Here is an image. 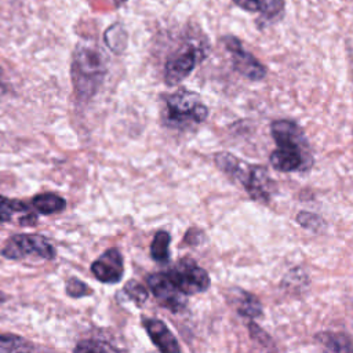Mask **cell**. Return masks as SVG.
<instances>
[{
	"label": "cell",
	"instance_id": "cell-1",
	"mask_svg": "<svg viewBox=\"0 0 353 353\" xmlns=\"http://www.w3.org/2000/svg\"><path fill=\"white\" fill-rule=\"evenodd\" d=\"M272 137L277 148L269 160L274 170L283 172L303 171L313 163L309 142L302 128L291 120H276L270 125Z\"/></svg>",
	"mask_w": 353,
	"mask_h": 353
},
{
	"label": "cell",
	"instance_id": "cell-14",
	"mask_svg": "<svg viewBox=\"0 0 353 353\" xmlns=\"http://www.w3.org/2000/svg\"><path fill=\"white\" fill-rule=\"evenodd\" d=\"M234 294L236 296L233 299L239 314L247 319H256L262 314V303L254 294L240 288L234 290Z\"/></svg>",
	"mask_w": 353,
	"mask_h": 353
},
{
	"label": "cell",
	"instance_id": "cell-15",
	"mask_svg": "<svg viewBox=\"0 0 353 353\" xmlns=\"http://www.w3.org/2000/svg\"><path fill=\"white\" fill-rule=\"evenodd\" d=\"M30 211H34L30 204L17 199H8L4 196H0V222H11L15 214L25 215Z\"/></svg>",
	"mask_w": 353,
	"mask_h": 353
},
{
	"label": "cell",
	"instance_id": "cell-24",
	"mask_svg": "<svg viewBox=\"0 0 353 353\" xmlns=\"http://www.w3.org/2000/svg\"><path fill=\"white\" fill-rule=\"evenodd\" d=\"M248 330H250V334H251V338L258 341L261 345H265V346H270L272 345V339L270 336L261 328L258 327L255 323H248Z\"/></svg>",
	"mask_w": 353,
	"mask_h": 353
},
{
	"label": "cell",
	"instance_id": "cell-6",
	"mask_svg": "<svg viewBox=\"0 0 353 353\" xmlns=\"http://www.w3.org/2000/svg\"><path fill=\"white\" fill-rule=\"evenodd\" d=\"M170 280L185 295L204 292L210 287V276L207 270L200 268L194 261L182 259L174 268L165 272Z\"/></svg>",
	"mask_w": 353,
	"mask_h": 353
},
{
	"label": "cell",
	"instance_id": "cell-21",
	"mask_svg": "<svg viewBox=\"0 0 353 353\" xmlns=\"http://www.w3.org/2000/svg\"><path fill=\"white\" fill-rule=\"evenodd\" d=\"M124 292L128 295L130 299H132L137 305H142L143 302H146L148 299V290L138 283L137 280H130L125 285H124Z\"/></svg>",
	"mask_w": 353,
	"mask_h": 353
},
{
	"label": "cell",
	"instance_id": "cell-17",
	"mask_svg": "<svg viewBox=\"0 0 353 353\" xmlns=\"http://www.w3.org/2000/svg\"><path fill=\"white\" fill-rule=\"evenodd\" d=\"M105 41L112 51L121 52L127 44V34L120 25H113L106 30Z\"/></svg>",
	"mask_w": 353,
	"mask_h": 353
},
{
	"label": "cell",
	"instance_id": "cell-8",
	"mask_svg": "<svg viewBox=\"0 0 353 353\" xmlns=\"http://www.w3.org/2000/svg\"><path fill=\"white\" fill-rule=\"evenodd\" d=\"M222 41L225 44V48L232 55L233 68L243 74L244 77L258 81L262 80L266 76V68L263 63H261L251 52L244 50L241 41L234 36H226L222 37Z\"/></svg>",
	"mask_w": 353,
	"mask_h": 353
},
{
	"label": "cell",
	"instance_id": "cell-11",
	"mask_svg": "<svg viewBox=\"0 0 353 353\" xmlns=\"http://www.w3.org/2000/svg\"><path fill=\"white\" fill-rule=\"evenodd\" d=\"M149 338L156 345V347L164 353H178L181 346L178 345L176 338L172 335L170 328L157 319H143L142 321Z\"/></svg>",
	"mask_w": 353,
	"mask_h": 353
},
{
	"label": "cell",
	"instance_id": "cell-28",
	"mask_svg": "<svg viewBox=\"0 0 353 353\" xmlns=\"http://www.w3.org/2000/svg\"><path fill=\"white\" fill-rule=\"evenodd\" d=\"M113 1H114V4H116V6H120V4H123V3H125V1H127V0H113Z\"/></svg>",
	"mask_w": 353,
	"mask_h": 353
},
{
	"label": "cell",
	"instance_id": "cell-23",
	"mask_svg": "<svg viewBox=\"0 0 353 353\" xmlns=\"http://www.w3.org/2000/svg\"><path fill=\"white\" fill-rule=\"evenodd\" d=\"M76 352H114L117 350L112 345H108L106 342H98V341H81L74 347Z\"/></svg>",
	"mask_w": 353,
	"mask_h": 353
},
{
	"label": "cell",
	"instance_id": "cell-9",
	"mask_svg": "<svg viewBox=\"0 0 353 353\" xmlns=\"http://www.w3.org/2000/svg\"><path fill=\"white\" fill-rule=\"evenodd\" d=\"M148 285L157 302L172 313L182 312L186 307V295L181 292L165 273H153L148 277Z\"/></svg>",
	"mask_w": 353,
	"mask_h": 353
},
{
	"label": "cell",
	"instance_id": "cell-5",
	"mask_svg": "<svg viewBox=\"0 0 353 353\" xmlns=\"http://www.w3.org/2000/svg\"><path fill=\"white\" fill-rule=\"evenodd\" d=\"M0 255L6 259H25L29 256H37L41 259H54L57 251L47 237L41 234L19 233L12 234L0 250Z\"/></svg>",
	"mask_w": 353,
	"mask_h": 353
},
{
	"label": "cell",
	"instance_id": "cell-7",
	"mask_svg": "<svg viewBox=\"0 0 353 353\" xmlns=\"http://www.w3.org/2000/svg\"><path fill=\"white\" fill-rule=\"evenodd\" d=\"M204 58V50L196 44H188L181 51L168 58L164 68V81L167 85H176L186 79L194 66Z\"/></svg>",
	"mask_w": 353,
	"mask_h": 353
},
{
	"label": "cell",
	"instance_id": "cell-19",
	"mask_svg": "<svg viewBox=\"0 0 353 353\" xmlns=\"http://www.w3.org/2000/svg\"><path fill=\"white\" fill-rule=\"evenodd\" d=\"M320 338H323V343L331 349V350H336V352H347V350H353V345L352 342L342 334H330V332H324L321 335H319Z\"/></svg>",
	"mask_w": 353,
	"mask_h": 353
},
{
	"label": "cell",
	"instance_id": "cell-22",
	"mask_svg": "<svg viewBox=\"0 0 353 353\" xmlns=\"http://www.w3.org/2000/svg\"><path fill=\"white\" fill-rule=\"evenodd\" d=\"M296 221L301 226H303L305 229H309L312 232H319L324 228V221L313 214V212H306V211H301L298 215H296Z\"/></svg>",
	"mask_w": 353,
	"mask_h": 353
},
{
	"label": "cell",
	"instance_id": "cell-26",
	"mask_svg": "<svg viewBox=\"0 0 353 353\" xmlns=\"http://www.w3.org/2000/svg\"><path fill=\"white\" fill-rule=\"evenodd\" d=\"M4 76H3V69H1V66H0V87H4Z\"/></svg>",
	"mask_w": 353,
	"mask_h": 353
},
{
	"label": "cell",
	"instance_id": "cell-2",
	"mask_svg": "<svg viewBox=\"0 0 353 353\" xmlns=\"http://www.w3.org/2000/svg\"><path fill=\"white\" fill-rule=\"evenodd\" d=\"M214 160L218 168L244 186L252 200L261 203L270 200L276 190V183L265 167L247 164L230 153H218Z\"/></svg>",
	"mask_w": 353,
	"mask_h": 353
},
{
	"label": "cell",
	"instance_id": "cell-16",
	"mask_svg": "<svg viewBox=\"0 0 353 353\" xmlns=\"http://www.w3.org/2000/svg\"><path fill=\"white\" fill-rule=\"evenodd\" d=\"M170 243L171 236L165 230H160L154 234L150 244V255L159 263H167L170 261Z\"/></svg>",
	"mask_w": 353,
	"mask_h": 353
},
{
	"label": "cell",
	"instance_id": "cell-25",
	"mask_svg": "<svg viewBox=\"0 0 353 353\" xmlns=\"http://www.w3.org/2000/svg\"><path fill=\"white\" fill-rule=\"evenodd\" d=\"M203 232L200 229H189L188 233L185 234V243L189 244H199L200 241H203Z\"/></svg>",
	"mask_w": 353,
	"mask_h": 353
},
{
	"label": "cell",
	"instance_id": "cell-13",
	"mask_svg": "<svg viewBox=\"0 0 353 353\" xmlns=\"http://www.w3.org/2000/svg\"><path fill=\"white\" fill-rule=\"evenodd\" d=\"M29 204L37 214H43V215H51L55 212H61L66 207L65 199H62L59 194L51 193V192L33 196Z\"/></svg>",
	"mask_w": 353,
	"mask_h": 353
},
{
	"label": "cell",
	"instance_id": "cell-20",
	"mask_svg": "<svg viewBox=\"0 0 353 353\" xmlns=\"http://www.w3.org/2000/svg\"><path fill=\"white\" fill-rule=\"evenodd\" d=\"M65 292L72 298H81V296H87L90 294H92V290L84 281H81L80 279L69 277L66 280Z\"/></svg>",
	"mask_w": 353,
	"mask_h": 353
},
{
	"label": "cell",
	"instance_id": "cell-3",
	"mask_svg": "<svg viewBox=\"0 0 353 353\" xmlns=\"http://www.w3.org/2000/svg\"><path fill=\"white\" fill-rule=\"evenodd\" d=\"M70 74L76 98L80 102L91 99L106 74L102 54L92 47L79 46L73 54Z\"/></svg>",
	"mask_w": 353,
	"mask_h": 353
},
{
	"label": "cell",
	"instance_id": "cell-27",
	"mask_svg": "<svg viewBox=\"0 0 353 353\" xmlns=\"http://www.w3.org/2000/svg\"><path fill=\"white\" fill-rule=\"evenodd\" d=\"M7 299H8V296H7L4 292L0 291V302H6Z\"/></svg>",
	"mask_w": 353,
	"mask_h": 353
},
{
	"label": "cell",
	"instance_id": "cell-4",
	"mask_svg": "<svg viewBox=\"0 0 353 353\" xmlns=\"http://www.w3.org/2000/svg\"><path fill=\"white\" fill-rule=\"evenodd\" d=\"M208 116V108L196 92L178 90L165 99V123L171 127L185 128L203 123Z\"/></svg>",
	"mask_w": 353,
	"mask_h": 353
},
{
	"label": "cell",
	"instance_id": "cell-12",
	"mask_svg": "<svg viewBox=\"0 0 353 353\" xmlns=\"http://www.w3.org/2000/svg\"><path fill=\"white\" fill-rule=\"evenodd\" d=\"M233 3L245 11L259 12L269 19L284 10V0H233Z\"/></svg>",
	"mask_w": 353,
	"mask_h": 353
},
{
	"label": "cell",
	"instance_id": "cell-18",
	"mask_svg": "<svg viewBox=\"0 0 353 353\" xmlns=\"http://www.w3.org/2000/svg\"><path fill=\"white\" fill-rule=\"evenodd\" d=\"M33 346L23 338L14 334H0V352L32 350Z\"/></svg>",
	"mask_w": 353,
	"mask_h": 353
},
{
	"label": "cell",
	"instance_id": "cell-10",
	"mask_svg": "<svg viewBox=\"0 0 353 353\" xmlns=\"http://www.w3.org/2000/svg\"><path fill=\"white\" fill-rule=\"evenodd\" d=\"M91 273L101 283H119L124 273V261L121 252L117 248L106 250L91 263Z\"/></svg>",
	"mask_w": 353,
	"mask_h": 353
}]
</instances>
